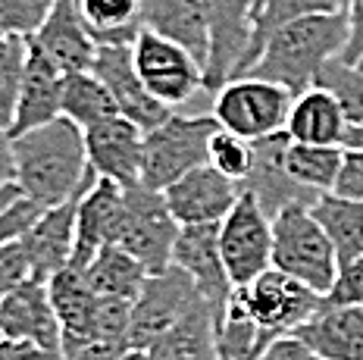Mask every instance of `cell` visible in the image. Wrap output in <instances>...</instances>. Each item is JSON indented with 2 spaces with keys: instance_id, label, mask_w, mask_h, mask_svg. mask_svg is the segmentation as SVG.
<instances>
[{
  "instance_id": "cell-1",
  "label": "cell",
  "mask_w": 363,
  "mask_h": 360,
  "mask_svg": "<svg viewBox=\"0 0 363 360\" xmlns=\"http://www.w3.org/2000/svg\"><path fill=\"white\" fill-rule=\"evenodd\" d=\"M13 160L22 198L35 201L41 210L66 204L97 182L88 167L85 132L63 116L13 138Z\"/></svg>"
},
{
  "instance_id": "cell-2",
  "label": "cell",
  "mask_w": 363,
  "mask_h": 360,
  "mask_svg": "<svg viewBox=\"0 0 363 360\" xmlns=\"http://www.w3.org/2000/svg\"><path fill=\"white\" fill-rule=\"evenodd\" d=\"M345 44H347V16L345 13L304 16L298 22L282 26L272 35L247 76L276 81V85L289 88V91L298 97L316 85V76H320V69L329 60L342 57Z\"/></svg>"
},
{
  "instance_id": "cell-3",
  "label": "cell",
  "mask_w": 363,
  "mask_h": 360,
  "mask_svg": "<svg viewBox=\"0 0 363 360\" xmlns=\"http://www.w3.org/2000/svg\"><path fill=\"white\" fill-rule=\"evenodd\" d=\"M272 266L326 298L338 279V254L310 204H289L272 216Z\"/></svg>"
},
{
  "instance_id": "cell-4",
  "label": "cell",
  "mask_w": 363,
  "mask_h": 360,
  "mask_svg": "<svg viewBox=\"0 0 363 360\" xmlns=\"http://www.w3.org/2000/svg\"><path fill=\"white\" fill-rule=\"evenodd\" d=\"M179 229L182 226L169 213L163 191H150L141 182L123 189V210L113 229V244L138 260L147 269V276H157L172 266Z\"/></svg>"
},
{
  "instance_id": "cell-5",
  "label": "cell",
  "mask_w": 363,
  "mask_h": 360,
  "mask_svg": "<svg viewBox=\"0 0 363 360\" xmlns=\"http://www.w3.org/2000/svg\"><path fill=\"white\" fill-rule=\"evenodd\" d=\"M219 132L216 116H179L172 113L157 129L145 132L141 157V185L150 191H166L172 182L207 163L210 138Z\"/></svg>"
},
{
  "instance_id": "cell-6",
  "label": "cell",
  "mask_w": 363,
  "mask_h": 360,
  "mask_svg": "<svg viewBox=\"0 0 363 360\" xmlns=\"http://www.w3.org/2000/svg\"><path fill=\"white\" fill-rule=\"evenodd\" d=\"M294 94L289 88L267 79H232L216 91L213 116L219 129L238 135L245 141H260L276 132H285Z\"/></svg>"
},
{
  "instance_id": "cell-7",
  "label": "cell",
  "mask_w": 363,
  "mask_h": 360,
  "mask_svg": "<svg viewBox=\"0 0 363 360\" xmlns=\"http://www.w3.org/2000/svg\"><path fill=\"white\" fill-rule=\"evenodd\" d=\"M219 254L235 288L251 285L272 266V220L251 191H241L232 213L219 223Z\"/></svg>"
},
{
  "instance_id": "cell-8",
  "label": "cell",
  "mask_w": 363,
  "mask_h": 360,
  "mask_svg": "<svg viewBox=\"0 0 363 360\" xmlns=\"http://www.w3.org/2000/svg\"><path fill=\"white\" fill-rule=\"evenodd\" d=\"M132 60L141 85L166 107L191 101L203 88V66L182 44L141 28L132 44Z\"/></svg>"
},
{
  "instance_id": "cell-9",
  "label": "cell",
  "mask_w": 363,
  "mask_h": 360,
  "mask_svg": "<svg viewBox=\"0 0 363 360\" xmlns=\"http://www.w3.org/2000/svg\"><path fill=\"white\" fill-rule=\"evenodd\" d=\"M203 298L194 288L191 276L172 264L157 276H147L141 295L132 301V332L128 348L150 351Z\"/></svg>"
},
{
  "instance_id": "cell-10",
  "label": "cell",
  "mask_w": 363,
  "mask_h": 360,
  "mask_svg": "<svg viewBox=\"0 0 363 360\" xmlns=\"http://www.w3.org/2000/svg\"><path fill=\"white\" fill-rule=\"evenodd\" d=\"M235 298L245 304V310L272 335H289L298 326L313 317L323 304V295L301 285L298 279L285 276L282 269L269 266L263 276H257L251 285L235 288Z\"/></svg>"
},
{
  "instance_id": "cell-11",
  "label": "cell",
  "mask_w": 363,
  "mask_h": 360,
  "mask_svg": "<svg viewBox=\"0 0 363 360\" xmlns=\"http://www.w3.org/2000/svg\"><path fill=\"white\" fill-rule=\"evenodd\" d=\"M91 72L107 85V91L113 94V101L119 107V116L132 119L141 132L157 129L172 116V110L141 85L132 60V44H104V47H97Z\"/></svg>"
},
{
  "instance_id": "cell-12",
  "label": "cell",
  "mask_w": 363,
  "mask_h": 360,
  "mask_svg": "<svg viewBox=\"0 0 363 360\" xmlns=\"http://www.w3.org/2000/svg\"><path fill=\"white\" fill-rule=\"evenodd\" d=\"M172 264L191 276L194 288L213 310L219 326L225 307L232 301V291H235L229 273H225L223 254H219V223H213V226H182L176 251H172Z\"/></svg>"
},
{
  "instance_id": "cell-13",
  "label": "cell",
  "mask_w": 363,
  "mask_h": 360,
  "mask_svg": "<svg viewBox=\"0 0 363 360\" xmlns=\"http://www.w3.org/2000/svg\"><path fill=\"white\" fill-rule=\"evenodd\" d=\"M163 198L179 226H213V223H223L238 204L241 185L203 163L182 176L179 182H172Z\"/></svg>"
},
{
  "instance_id": "cell-14",
  "label": "cell",
  "mask_w": 363,
  "mask_h": 360,
  "mask_svg": "<svg viewBox=\"0 0 363 360\" xmlns=\"http://www.w3.org/2000/svg\"><path fill=\"white\" fill-rule=\"evenodd\" d=\"M85 151L88 167L94 169L97 179L110 182L138 185L141 182V157H145V132L125 116H113L97 123L94 129L85 132Z\"/></svg>"
},
{
  "instance_id": "cell-15",
  "label": "cell",
  "mask_w": 363,
  "mask_h": 360,
  "mask_svg": "<svg viewBox=\"0 0 363 360\" xmlns=\"http://www.w3.org/2000/svg\"><path fill=\"white\" fill-rule=\"evenodd\" d=\"M63 76L66 72L28 38L26 72H22L19 103L10 125V138H19V135L41 129V125L63 116Z\"/></svg>"
},
{
  "instance_id": "cell-16",
  "label": "cell",
  "mask_w": 363,
  "mask_h": 360,
  "mask_svg": "<svg viewBox=\"0 0 363 360\" xmlns=\"http://www.w3.org/2000/svg\"><path fill=\"white\" fill-rule=\"evenodd\" d=\"M210 4V57L203 69V91H219L232 79L251 38L257 0H207Z\"/></svg>"
},
{
  "instance_id": "cell-17",
  "label": "cell",
  "mask_w": 363,
  "mask_h": 360,
  "mask_svg": "<svg viewBox=\"0 0 363 360\" xmlns=\"http://www.w3.org/2000/svg\"><path fill=\"white\" fill-rule=\"evenodd\" d=\"M291 145L289 132H276L269 138L254 141V167L251 176L241 182V191H251L257 201H260L263 213L276 216L282 207L289 204H316L320 194L298 185L285 169V147Z\"/></svg>"
},
{
  "instance_id": "cell-18",
  "label": "cell",
  "mask_w": 363,
  "mask_h": 360,
  "mask_svg": "<svg viewBox=\"0 0 363 360\" xmlns=\"http://www.w3.org/2000/svg\"><path fill=\"white\" fill-rule=\"evenodd\" d=\"M0 339L35 342L60 351V320L48 295V282L26 279L0 298Z\"/></svg>"
},
{
  "instance_id": "cell-19",
  "label": "cell",
  "mask_w": 363,
  "mask_h": 360,
  "mask_svg": "<svg viewBox=\"0 0 363 360\" xmlns=\"http://www.w3.org/2000/svg\"><path fill=\"white\" fill-rule=\"evenodd\" d=\"M298 335L320 360H363V304H320Z\"/></svg>"
},
{
  "instance_id": "cell-20",
  "label": "cell",
  "mask_w": 363,
  "mask_h": 360,
  "mask_svg": "<svg viewBox=\"0 0 363 360\" xmlns=\"http://www.w3.org/2000/svg\"><path fill=\"white\" fill-rule=\"evenodd\" d=\"M141 28L182 44L207 69V57H210L207 0H141Z\"/></svg>"
},
{
  "instance_id": "cell-21",
  "label": "cell",
  "mask_w": 363,
  "mask_h": 360,
  "mask_svg": "<svg viewBox=\"0 0 363 360\" xmlns=\"http://www.w3.org/2000/svg\"><path fill=\"white\" fill-rule=\"evenodd\" d=\"M79 198L48 207L35 220V226L22 235V247H26L28 264H32V279L48 282L63 266H69L72 251H75V210H79Z\"/></svg>"
},
{
  "instance_id": "cell-22",
  "label": "cell",
  "mask_w": 363,
  "mask_h": 360,
  "mask_svg": "<svg viewBox=\"0 0 363 360\" xmlns=\"http://www.w3.org/2000/svg\"><path fill=\"white\" fill-rule=\"evenodd\" d=\"M119 210H123V185L110 182V179H97L82 194L79 210H75V251L69 266L88 269V264L97 257V251L113 244Z\"/></svg>"
},
{
  "instance_id": "cell-23",
  "label": "cell",
  "mask_w": 363,
  "mask_h": 360,
  "mask_svg": "<svg viewBox=\"0 0 363 360\" xmlns=\"http://www.w3.org/2000/svg\"><path fill=\"white\" fill-rule=\"evenodd\" d=\"M63 72H88L94 63L97 44L88 35L85 22L79 16L75 0H54L44 26L32 38Z\"/></svg>"
},
{
  "instance_id": "cell-24",
  "label": "cell",
  "mask_w": 363,
  "mask_h": 360,
  "mask_svg": "<svg viewBox=\"0 0 363 360\" xmlns=\"http://www.w3.org/2000/svg\"><path fill=\"white\" fill-rule=\"evenodd\" d=\"M48 295L60 320V351L94 339L97 295L91 291L85 269L63 266L54 279H48Z\"/></svg>"
},
{
  "instance_id": "cell-25",
  "label": "cell",
  "mask_w": 363,
  "mask_h": 360,
  "mask_svg": "<svg viewBox=\"0 0 363 360\" xmlns=\"http://www.w3.org/2000/svg\"><path fill=\"white\" fill-rule=\"evenodd\" d=\"M345 10H347V0H260L251 16L247 50H245V57H241V63L235 66V72H232V79H241L251 72V66L257 63V57L263 54L267 41L282 26L298 22L304 16H332V13H345Z\"/></svg>"
},
{
  "instance_id": "cell-26",
  "label": "cell",
  "mask_w": 363,
  "mask_h": 360,
  "mask_svg": "<svg viewBox=\"0 0 363 360\" xmlns=\"http://www.w3.org/2000/svg\"><path fill=\"white\" fill-rule=\"evenodd\" d=\"M285 132L291 141H301V145L342 147L347 135V119L335 97L313 85L310 91L294 97Z\"/></svg>"
},
{
  "instance_id": "cell-27",
  "label": "cell",
  "mask_w": 363,
  "mask_h": 360,
  "mask_svg": "<svg viewBox=\"0 0 363 360\" xmlns=\"http://www.w3.org/2000/svg\"><path fill=\"white\" fill-rule=\"evenodd\" d=\"M147 354L150 360H219L216 317L207 301L194 304Z\"/></svg>"
},
{
  "instance_id": "cell-28",
  "label": "cell",
  "mask_w": 363,
  "mask_h": 360,
  "mask_svg": "<svg viewBox=\"0 0 363 360\" xmlns=\"http://www.w3.org/2000/svg\"><path fill=\"white\" fill-rule=\"evenodd\" d=\"M85 279L97 298H119V301H135L147 282V269L135 257H128L123 247L107 244L97 251V257L88 264Z\"/></svg>"
},
{
  "instance_id": "cell-29",
  "label": "cell",
  "mask_w": 363,
  "mask_h": 360,
  "mask_svg": "<svg viewBox=\"0 0 363 360\" xmlns=\"http://www.w3.org/2000/svg\"><path fill=\"white\" fill-rule=\"evenodd\" d=\"M320 226L335 244L338 269L363 257V201H345L335 194H320L310 207Z\"/></svg>"
},
{
  "instance_id": "cell-30",
  "label": "cell",
  "mask_w": 363,
  "mask_h": 360,
  "mask_svg": "<svg viewBox=\"0 0 363 360\" xmlns=\"http://www.w3.org/2000/svg\"><path fill=\"white\" fill-rule=\"evenodd\" d=\"M79 16L97 47L135 44L141 32V0H75Z\"/></svg>"
},
{
  "instance_id": "cell-31",
  "label": "cell",
  "mask_w": 363,
  "mask_h": 360,
  "mask_svg": "<svg viewBox=\"0 0 363 360\" xmlns=\"http://www.w3.org/2000/svg\"><path fill=\"white\" fill-rule=\"evenodd\" d=\"M276 339L279 335L267 332V329L245 310V304L235 298V291H232V301L216 326L219 360H260Z\"/></svg>"
},
{
  "instance_id": "cell-32",
  "label": "cell",
  "mask_w": 363,
  "mask_h": 360,
  "mask_svg": "<svg viewBox=\"0 0 363 360\" xmlns=\"http://www.w3.org/2000/svg\"><path fill=\"white\" fill-rule=\"evenodd\" d=\"M119 116V107L113 101L101 79L94 72H66L63 76V119L75 123L82 132L94 129L104 119Z\"/></svg>"
},
{
  "instance_id": "cell-33",
  "label": "cell",
  "mask_w": 363,
  "mask_h": 360,
  "mask_svg": "<svg viewBox=\"0 0 363 360\" xmlns=\"http://www.w3.org/2000/svg\"><path fill=\"white\" fill-rule=\"evenodd\" d=\"M342 157H345V147L291 141L285 147V169H289V176L298 185H304V189L316 194H329L338 179V169H342Z\"/></svg>"
},
{
  "instance_id": "cell-34",
  "label": "cell",
  "mask_w": 363,
  "mask_h": 360,
  "mask_svg": "<svg viewBox=\"0 0 363 360\" xmlns=\"http://www.w3.org/2000/svg\"><path fill=\"white\" fill-rule=\"evenodd\" d=\"M316 88H323V91L335 97L338 107L345 110L347 125H363V69L335 57L320 69Z\"/></svg>"
},
{
  "instance_id": "cell-35",
  "label": "cell",
  "mask_w": 363,
  "mask_h": 360,
  "mask_svg": "<svg viewBox=\"0 0 363 360\" xmlns=\"http://www.w3.org/2000/svg\"><path fill=\"white\" fill-rule=\"evenodd\" d=\"M26 54H28V38H22V35H13L10 47L0 54V129L6 132H10L13 116H16L22 72H26Z\"/></svg>"
},
{
  "instance_id": "cell-36",
  "label": "cell",
  "mask_w": 363,
  "mask_h": 360,
  "mask_svg": "<svg viewBox=\"0 0 363 360\" xmlns=\"http://www.w3.org/2000/svg\"><path fill=\"white\" fill-rule=\"evenodd\" d=\"M207 163L213 167L216 172L229 176L232 182H245L251 176V167H254V145L238 135L219 129L213 138H210V151H207Z\"/></svg>"
},
{
  "instance_id": "cell-37",
  "label": "cell",
  "mask_w": 363,
  "mask_h": 360,
  "mask_svg": "<svg viewBox=\"0 0 363 360\" xmlns=\"http://www.w3.org/2000/svg\"><path fill=\"white\" fill-rule=\"evenodd\" d=\"M54 0H0V32L35 38Z\"/></svg>"
},
{
  "instance_id": "cell-38",
  "label": "cell",
  "mask_w": 363,
  "mask_h": 360,
  "mask_svg": "<svg viewBox=\"0 0 363 360\" xmlns=\"http://www.w3.org/2000/svg\"><path fill=\"white\" fill-rule=\"evenodd\" d=\"M44 210L28 198H16L10 207L0 210V247L13 244V242H22L28 229L35 226V220L41 216Z\"/></svg>"
},
{
  "instance_id": "cell-39",
  "label": "cell",
  "mask_w": 363,
  "mask_h": 360,
  "mask_svg": "<svg viewBox=\"0 0 363 360\" xmlns=\"http://www.w3.org/2000/svg\"><path fill=\"white\" fill-rule=\"evenodd\" d=\"M26 279H32V264H28V254L22 247V242L0 247V298Z\"/></svg>"
},
{
  "instance_id": "cell-40",
  "label": "cell",
  "mask_w": 363,
  "mask_h": 360,
  "mask_svg": "<svg viewBox=\"0 0 363 360\" xmlns=\"http://www.w3.org/2000/svg\"><path fill=\"white\" fill-rule=\"evenodd\" d=\"M329 194L345 201H363V151H347L345 147L342 169H338V179Z\"/></svg>"
},
{
  "instance_id": "cell-41",
  "label": "cell",
  "mask_w": 363,
  "mask_h": 360,
  "mask_svg": "<svg viewBox=\"0 0 363 360\" xmlns=\"http://www.w3.org/2000/svg\"><path fill=\"white\" fill-rule=\"evenodd\" d=\"M323 301L326 304H363V257L338 269V279Z\"/></svg>"
},
{
  "instance_id": "cell-42",
  "label": "cell",
  "mask_w": 363,
  "mask_h": 360,
  "mask_svg": "<svg viewBox=\"0 0 363 360\" xmlns=\"http://www.w3.org/2000/svg\"><path fill=\"white\" fill-rule=\"evenodd\" d=\"M347 44L342 50V60L357 66L363 60V0H347Z\"/></svg>"
},
{
  "instance_id": "cell-43",
  "label": "cell",
  "mask_w": 363,
  "mask_h": 360,
  "mask_svg": "<svg viewBox=\"0 0 363 360\" xmlns=\"http://www.w3.org/2000/svg\"><path fill=\"white\" fill-rule=\"evenodd\" d=\"M0 360H63L60 351H48L35 342L0 339Z\"/></svg>"
},
{
  "instance_id": "cell-44",
  "label": "cell",
  "mask_w": 363,
  "mask_h": 360,
  "mask_svg": "<svg viewBox=\"0 0 363 360\" xmlns=\"http://www.w3.org/2000/svg\"><path fill=\"white\" fill-rule=\"evenodd\" d=\"M260 360H320V357H316L313 351H310L307 344L298 339V335L289 332V335H279Z\"/></svg>"
},
{
  "instance_id": "cell-45",
  "label": "cell",
  "mask_w": 363,
  "mask_h": 360,
  "mask_svg": "<svg viewBox=\"0 0 363 360\" xmlns=\"http://www.w3.org/2000/svg\"><path fill=\"white\" fill-rule=\"evenodd\" d=\"M6 185H16V160H13V138L6 129H0V191Z\"/></svg>"
},
{
  "instance_id": "cell-46",
  "label": "cell",
  "mask_w": 363,
  "mask_h": 360,
  "mask_svg": "<svg viewBox=\"0 0 363 360\" xmlns=\"http://www.w3.org/2000/svg\"><path fill=\"white\" fill-rule=\"evenodd\" d=\"M342 147H347V151H363V125H347Z\"/></svg>"
},
{
  "instance_id": "cell-47",
  "label": "cell",
  "mask_w": 363,
  "mask_h": 360,
  "mask_svg": "<svg viewBox=\"0 0 363 360\" xmlns=\"http://www.w3.org/2000/svg\"><path fill=\"white\" fill-rule=\"evenodd\" d=\"M16 198H22L19 185H6V189L0 191V210H4V207H10V204H13V201H16Z\"/></svg>"
},
{
  "instance_id": "cell-48",
  "label": "cell",
  "mask_w": 363,
  "mask_h": 360,
  "mask_svg": "<svg viewBox=\"0 0 363 360\" xmlns=\"http://www.w3.org/2000/svg\"><path fill=\"white\" fill-rule=\"evenodd\" d=\"M119 360H150V354H147V351H135V348H128Z\"/></svg>"
},
{
  "instance_id": "cell-49",
  "label": "cell",
  "mask_w": 363,
  "mask_h": 360,
  "mask_svg": "<svg viewBox=\"0 0 363 360\" xmlns=\"http://www.w3.org/2000/svg\"><path fill=\"white\" fill-rule=\"evenodd\" d=\"M357 69H363V60H360V63H357Z\"/></svg>"
},
{
  "instance_id": "cell-50",
  "label": "cell",
  "mask_w": 363,
  "mask_h": 360,
  "mask_svg": "<svg viewBox=\"0 0 363 360\" xmlns=\"http://www.w3.org/2000/svg\"><path fill=\"white\" fill-rule=\"evenodd\" d=\"M257 4H260V0H257Z\"/></svg>"
}]
</instances>
